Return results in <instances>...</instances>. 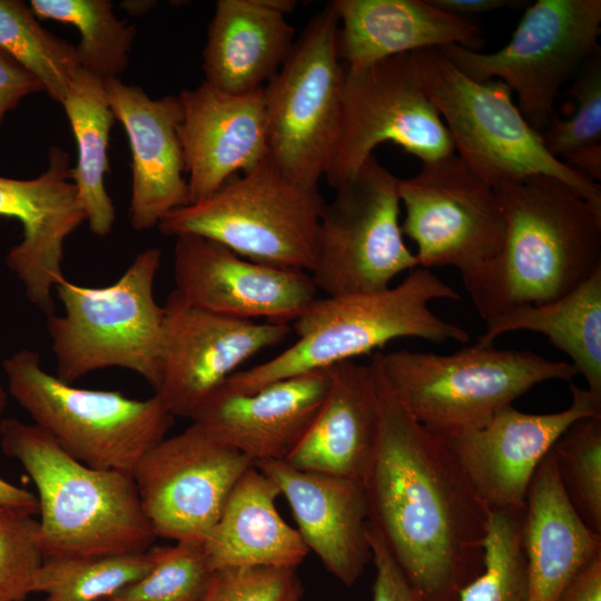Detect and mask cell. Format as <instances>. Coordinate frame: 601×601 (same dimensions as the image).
Listing matches in <instances>:
<instances>
[{
    "label": "cell",
    "instance_id": "6da1fadb",
    "mask_svg": "<svg viewBox=\"0 0 601 601\" xmlns=\"http://www.w3.org/2000/svg\"><path fill=\"white\" fill-rule=\"evenodd\" d=\"M378 433L362 483L368 526L402 570L414 601H459L484 568L490 510L456 457L397 400L372 356Z\"/></svg>",
    "mask_w": 601,
    "mask_h": 601
},
{
    "label": "cell",
    "instance_id": "7a4b0ae2",
    "mask_svg": "<svg viewBox=\"0 0 601 601\" xmlns=\"http://www.w3.org/2000/svg\"><path fill=\"white\" fill-rule=\"evenodd\" d=\"M505 219L500 257L470 295L481 318L570 293L601 269V206L532 175L494 187Z\"/></svg>",
    "mask_w": 601,
    "mask_h": 601
},
{
    "label": "cell",
    "instance_id": "3957f363",
    "mask_svg": "<svg viewBox=\"0 0 601 601\" xmlns=\"http://www.w3.org/2000/svg\"><path fill=\"white\" fill-rule=\"evenodd\" d=\"M435 299H460L431 269L416 267L385 289L316 298L292 324L297 339L273 358L239 370L217 390L250 394L274 382L354 361L388 342L422 338L435 344L467 343L469 333L430 307Z\"/></svg>",
    "mask_w": 601,
    "mask_h": 601
},
{
    "label": "cell",
    "instance_id": "277c9868",
    "mask_svg": "<svg viewBox=\"0 0 601 601\" xmlns=\"http://www.w3.org/2000/svg\"><path fill=\"white\" fill-rule=\"evenodd\" d=\"M0 442L37 487L45 556L131 554L152 546L156 535L132 475L87 466L43 428L16 417L0 422Z\"/></svg>",
    "mask_w": 601,
    "mask_h": 601
},
{
    "label": "cell",
    "instance_id": "5b68a950",
    "mask_svg": "<svg viewBox=\"0 0 601 601\" xmlns=\"http://www.w3.org/2000/svg\"><path fill=\"white\" fill-rule=\"evenodd\" d=\"M160 262V249L152 247L108 286L58 282L55 294L63 313L47 317L58 378L72 384L91 372L121 367L158 390L164 312L154 285Z\"/></svg>",
    "mask_w": 601,
    "mask_h": 601
},
{
    "label": "cell",
    "instance_id": "8992f818",
    "mask_svg": "<svg viewBox=\"0 0 601 601\" xmlns=\"http://www.w3.org/2000/svg\"><path fill=\"white\" fill-rule=\"evenodd\" d=\"M373 358L407 412L439 435L485 423L539 383L578 375L568 362L479 343L449 355L397 349Z\"/></svg>",
    "mask_w": 601,
    "mask_h": 601
},
{
    "label": "cell",
    "instance_id": "52a82bcc",
    "mask_svg": "<svg viewBox=\"0 0 601 601\" xmlns=\"http://www.w3.org/2000/svg\"><path fill=\"white\" fill-rule=\"evenodd\" d=\"M415 75L439 111L459 157L495 187L532 175L555 177L601 206V186L551 156L501 80L475 81L440 49L411 52Z\"/></svg>",
    "mask_w": 601,
    "mask_h": 601
},
{
    "label": "cell",
    "instance_id": "ba28073f",
    "mask_svg": "<svg viewBox=\"0 0 601 601\" xmlns=\"http://www.w3.org/2000/svg\"><path fill=\"white\" fill-rule=\"evenodd\" d=\"M8 394L73 459L132 474L140 459L166 437L175 417L158 395L87 390L48 373L38 352L22 348L2 362Z\"/></svg>",
    "mask_w": 601,
    "mask_h": 601
},
{
    "label": "cell",
    "instance_id": "9c48e42d",
    "mask_svg": "<svg viewBox=\"0 0 601 601\" xmlns=\"http://www.w3.org/2000/svg\"><path fill=\"white\" fill-rule=\"evenodd\" d=\"M324 205L318 189L296 184L267 157L207 198L167 213L157 227L166 236H201L247 259L309 274Z\"/></svg>",
    "mask_w": 601,
    "mask_h": 601
},
{
    "label": "cell",
    "instance_id": "30bf717a",
    "mask_svg": "<svg viewBox=\"0 0 601 601\" xmlns=\"http://www.w3.org/2000/svg\"><path fill=\"white\" fill-rule=\"evenodd\" d=\"M338 20L328 3L306 24L264 87L268 158L289 179L318 189L336 145L345 68L337 52Z\"/></svg>",
    "mask_w": 601,
    "mask_h": 601
},
{
    "label": "cell",
    "instance_id": "8fae6325",
    "mask_svg": "<svg viewBox=\"0 0 601 601\" xmlns=\"http://www.w3.org/2000/svg\"><path fill=\"white\" fill-rule=\"evenodd\" d=\"M600 33V0H538L497 51L485 53L459 45L439 49L469 78L504 82L540 134L556 114L561 88L599 50Z\"/></svg>",
    "mask_w": 601,
    "mask_h": 601
},
{
    "label": "cell",
    "instance_id": "7c38bea8",
    "mask_svg": "<svg viewBox=\"0 0 601 601\" xmlns=\"http://www.w3.org/2000/svg\"><path fill=\"white\" fill-rule=\"evenodd\" d=\"M403 236L416 246L417 267H455L469 295L500 257L505 219L496 191L457 155L425 162L400 179Z\"/></svg>",
    "mask_w": 601,
    "mask_h": 601
},
{
    "label": "cell",
    "instance_id": "4fadbf2b",
    "mask_svg": "<svg viewBox=\"0 0 601 601\" xmlns=\"http://www.w3.org/2000/svg\"><path fill=\"white\" fill-rule=\"evenodd\" d=\"M400 179L374 155L336 187L318 224L309 275L327 296L371 293L417 267L400 224Z\"/></svg>",
    "mask_w": 601,
    "mask_h": 601
},
{
    "label": "cell",
    "instance_id": "5bb4252c",
    "mask_svg": "<svg viewBox=\"0 0 601 601\" xmlns=\"http://www.w3.org/2000/svg\"><path fill=\"white\" fill-rule=\"evenodd\" d=\"M386 141L422 164L455 150L439 111L418 82L411 53L355 71L345 69L341 129L324 177L338 187Z\"/></svg>",
    "mask_w": 601,
    "mask_h": 601
},
{
    "label": "cell",
    "instance_id": "9a60e30c",
    "mask_svg": "<svg viewBox=\"0 0 601 601\" xmlns=\"http://www.w3.org/2000/svg\"><path fill=\"white\" fill-rule=\"evenodd\" d=\"M252 466L249 457L193 422L154 445L131 475L156 538L205 543Z\"/></svg>",
    "mask_w": 601,
    "mask_h": 601
},
{
    "label": "cell",
    "instance_id": "2e32d148",
    "mask_svg": "<svg viewBox=\"0 0 601 601\" xmlns=\"http://www.w3.org/2000/svg\"><path fill=\"white\" fill-rule=\"evenodd\" d=\"M161 381L156 395L174 417L193 418L204 403L257 353L292 332L213 313L173 289L162 306Z\"/></svg>",
    "mask_w": 601,
    "mask_h": 601
},
{
    "label": "cell",
    "instance_id": "e0dca14e",
    "mask_svg": "<svg viewBox=\"0 0 601 601\" xmlns=\"http://www.w3.org/2000/svg\"><path fill=\"white\" fill-rule=\"evenodd\" d=\"M571 405L530 414L512 404L485 423L439 435L490 511L524 509L532 477L555 441L578 420L601 415V397L570 383Z\"/></svg>",
    "mask_w": 601,
    "mask_h": 601
},
{
    "label": "cell",
    "instance_id": "ac0fdd59",
    "mask_svg": "<svg viewBox=\"0 0 601 601\" xmlns=\"http://www.w3.org/2000/svg\"><path fill=\"white\" fill-rule=\"evenodd\" d=\"M173 275L188 303L242 319L290 325L317 298L308 273L247 259L197 235L176 237Z\"/></svg>",
    "mask_w": 601,
    "mask_h": 601
},
{
    "label": "cell",
    "instance_id": "d6986e66",
    "mask_svg": "<svg viewBox=\"0 0 601 601\" xmlns=\"http://www.w3.org/2000/svg\"><path fill=\"white\" fill-rule=\"evenodd\" d=\"M69 154L52 146L47 169L33 179L0 176V216L22 226V239L6 256L26 296L46 316L55 314V287L62 273L63 245L85 220Z\"/></svg>",
    "mask_w": 601,
    "mask_h": 601
},
{
    "label": "cell",
    "instance_id": "ffe728a7",
    "mask_svg": "<svg viewBox=\"0 0 601 601\" xmlns=\"http://www.w3.org/2000/svg\"><path fill=\"white\" fill-rule=\"evenodd\" d=\"M177 97L188 204L207 198L268 157L264 88L231 95L203 81Z\"/></svg>",
    "mask_w": 601,
    "mask_h": 601
},
{
    "label": "cell",
    "instance_id": "44dd1931",
    "mask_svg": "<svg viewBox=\"0 0 601 601\" xmlns=\"http://www.w3.org/2000/svg\"><path fill=\"white\" fill-rule=\"evenodd\" d=\"M254 465L288 502L308 551L344 585H354L372 560L363 483L299 470L284 461Z\"/></svg>",
    "mask_w": 601,
    "mask_h": 601
},
{
    "label": "cell",
    "instance_id": "7402d4cb",
    "mask_svg": "<svg viewBox=\"0 0 601 601\" xmlns=\"http://www.w3.org/2000/svg\"><path fill=\"white\" fill-rule=\"evenodd\" d=\"M109 105L127 134L131 151L129 221L134 230L158 226L169 211L188 204V186L178 136V97L150 98L119 78L104 80Z\"/></svg>",
    "mask_w": 601,
    "mask_h": 601
},
{
    "label": "cell",
    "instance_id": "603a6c76",
    "mask_svg": "<svg viewBox=\"0 0 601 601\" xmlns=\"http://www.w3.org/2000/svg\"><path fill=\"white\" fill-rule=\"evenodd\" d=\"M329 381L326 368L274 382L250 394L216 391L191 420L254 464L285 462L318 413Z\"/></svg>",
    "mask_w": 601,
    "mask_h": 601
},
{
    "label": "cell",
    "instance_id": "cb8c5ba5",
    "mask_svg": "<svg viewBox=\"0 0 601 601\" xmlns=\"http://www.w3.org/2000/svg\"><path fill=\"white\" fill-rule=\"evenodd\" d=\"M338 20L337 52L346 70L449 45L481 51L480 28L467 17L443 11L427 0H333Z\"/></svg>",
    "mask_w": 601,
    "mask_h": 601
},
{
    "label": "cell",
    "instance_id": "d4e9b609",
    "mask_svg": "<svg viewBox=\"0 0 601 601\" xmlns=\"http://www.w3.org/2000/svg\"><path fill=\"white\" fill-rule=\"evenodd\" d=\"M296 4L294 0H218L203 51L204 81L231 95L264 88L295 42L286 16Z\"/></svg>",
    "mask_w": 601,
    "mask_h": 601
},
{
    "label": "cell",
    "instance_id": "484cf974",
    "mask_svg": "<svg viewBox=\"0 0 601 601\" xmlns=\"http://www.w3.org/2000/svg\"><path fill=\"white\" fill-rule=\"evenodd\" d=\"M329 387L307 432L285 461L316 473L363 481L378 433V395L372 364L329 367Z\"/></svg>",
    "mask_w": 601,
    "mask_h": 601
},
{
    "label": "cell",
    "instance_id": "4316f807",
    "mask_svg": "<svg viewBox=\"0 0 601 601\" xmlns=\"http://www.w3.org/2000/svg\"><path fill=\"white\" fill-rule=\"evenodd\" d=\"M528 601H554L569 582L601 554L593 532L569 502L549 453L526 494L522 526Z\"/></svg>",
    "mask_w": 601,
    "mask_h": 601
},
{
    "label": "cell",
    "instance_id": "83f0119b",
    "mask_svg": "<svg viewBox=\"0 0 601 601\" xmlns=\"http://www.w3.org/2000/svg\"><path fill=\"white\" fill-rule=\"evenodd\" d=\"M277 486L255 465L234 486L205 542L214 571L229 568H294L309 552L298 531L280 516Z\"/></svg>",
    "mask_w": 601,
    "mask_h": 601
},
{
    "label": "cell",
    "instance_id": "f1b7e54d",
    "mask_svg": "<svg viewBox=\"0 0 601 601\" xmlns=\"http://www.w3.org/2000/svg\"><path fill=\"white\" fill-rule=\"evenodd\" d=\"M480 345H493L514 331L543 334L571 358L588 391L601 397V269L562 297L540 304L504 309L485 321Z\"/></svg>",
    "mask_w": 601,
    "mask_h": 601
},
{
    "label": "cell",
    "instance_id": "f546056e",
    "mask_svg": "<svg viewBox=\"0 0 601 601\" xmlns=\"http://www.w3.org/2000/svg\"><path fill=\"white\" fill-rule=\"evenodd\" d=\"M61 105L77 146L72 181L91 233L105 237L116 219L112 199L105 187V176L109 170L107 149L116 118L104 80L79 67Z\"/></svg>",
    "mask_w": 601,
    "mask_h": 601
},
{
    "label": "cell",
    "instance_id": "4dcf8cb0",
    "mask_svg": "<svg viewBox=\"0 0 601 601\" xmlns=\"http://www.w3.org/2000/svg\"><path fill=\"white\" fill-rule=\"evenodd\" d=\"M158 553L159 546H151L131 554L46 555L33 592L45 593V601H106L144 577Z\"/></svg>",
    "mask_w": 601,
    "mask_h": 601
},
{
    "label": "cell",
    "instance_id": "1f68e13d",
    "mask_svg": "<svg viewBox=\"0 0 601 601\" xmlns=\"http://www.w3.org/2000/svg\"><path fill=\"white\" fill-rule=\"evenodd\" d=\"M38 19L72 24L81 36L79 66L101 80L118 78L129 62L136 28L119 20L109 0H31Z\"/></svg>",
    "mask_w": 601,
    "mask_h": 601
},
{
    "label": "cell",
    "instance_id": "d6a6232c",
    "mask_svg": "<svg viewBox=\"0 0 601 601\" xmlns=\"http://www.w3.org/2000/svg\"><path fill=\"white\" fill-rule=\"evenodd\" d=\"M0 49L36 76L50 98L62 104L80 67L76 47L42 28L23 1L0 0Z\"/></svg>",
    "mask_w": 601,
    "mask_h": 601
},
{
    "label": "cell",
    "instance_id": "836d02e7",
    "mask_svg": "<svg viewBox=\"0 0 601 601\" xmlns=\"http://www.w3.org/2000/svg\"><path fill=\"white\" fill-rule=\"evenodd\" d=\"M598 50L581 68L570 95L575 110L555 114L540 132L548 152L595 183L601 180V59Z\"/></svg>",
    "mask_w": 601,
    "mask_h": 601
},
{
    "label": "cell",
    "instance_id": "e575fe53",
    "mask_svg": "<svg viewBox=\"0 0 601 601\" xmlns=\"http://www.w3.org/2000/svg\"><path fill=\"white\" fill-rule=\"evenodd\" d=\"M524 509L490 511L483 571L461 590L459 601H528Z\"/></svg>",
    "mask_w": 601,
    "mask_h": 601
},
{
    "label": "cell",
    "instance_id": "d590c367",
    "mask_svg": "<svg viewBox=\"0 0 601 601\" xmlns=\"http://www.w3.org/2000/svg\"><path fill=\"white\" fill-rule=\"evenodd\" d=\"M550 453L569 502L601 534V415L575 421Z\"/></svg>",
    "mask_w": 601,
    "mask_h": 601
},
{
    "label": "cell",
    "instance_id": "8d00e7d4",
    "mask_svg": "<svg viewBox=\"0 0 601 601\" xmlns=\"http://www.w3.org/2000/svg\"><path fill=\"white\" fill-rule=\"evenodd\" d=\"M214 572L203 542L159 546L152 568L106 601H200Z\"/></svg>",
    "mask_w": 601,
    "mask_h": 601
},
{
    "label": "cell",
    "instance_id": "74e56055",
    "mask_svg": "<svg viewBox=\"0 0 601 601\" xmlns=\"http://www.w3.org/2000/svg\"><path fill=\"white\" fill-rule=\"evenodd\" d=\"M26 509L0 504V601L33 592L45 559L39 520Z\"/></svg>",
    "mask_w": 601,
    "mask_h": 601
},
{
    "label": "cell",
    "instance_id": "f35d334b",
    "mask_svg": "<svg viewBox=\"0 0 601 601\" xmlns=\"http://www.w3.org/2000/svg\"><path fill=\"white\" fill-rule=\"evenodd\" d=\"M294 568H229L214 572L200 601H300Z\"/></svg>",
    "mask_w": 601,
    "mask_h": 601
},
{
    "label": "cell",
    "instance_id": "ab89813d",
    "mask_svg": "<svg viewBox=\"0 0 601 601\" xmlns=\"http://www.w3.org/2000/svg\"><path fill=\"white\" fill-rule=\"evenodd\" d=\"M368 541L376 569L372 601H414L412 590L402 570L370 526Z\"/></svg>",
    "mask_w": 601,
    "mask_h": 601
},
{
    "label": "cell",
    "instance_id": "60d3db41",
    "mask_svg": "<svg viewBox=\"0 0 601 601\" xmlns=\"http://www.w3.org/2000/svg\"><path fill=\"white\" fill-rule=\"evenodd\" d=\"M39 91L45 92L40 80L0 49V122L22 98Z\"/></svg>",
    "mask_w": 601,
    "mask_h": 601
},
{
    "label": "cell",
    "instance_id": "b9f144b4",
    "mask_svg": "<svg viewBox=\"0 0 601 601\" xmlns=\"http://www.w3.org/2000/svg\"><path fill=\"white\" fill-rule=\"evenodd\" d=\"M554 601H601V554L592 559Z\"/></svg>",
    "mask_w": 601,
    "mask_h": 601
},
{
    "label": "cell",
    "instance_id": "7bdbcfd3",
    "mask_svg": "<svg viewBox=\"0 0 601 601\" xmlns=\"http://www.w3.org/2000/svg\"><path fill=\"white\" fill-rule=\"evenodd\" d=\"M8 402V392L0 385V415L4 411ZM0 504L17 506L39 513L38 500L28 490L9 483L0 477Z\"/></svg>",
    "mask_w": 601,
    "mask_h": 601
},
{
    "label": "cell",
    "instance_id": "ee69618b",
    "mask_svg": "<svg viewBox=\"0 0 601 601\" xmlns=\"http://www.w3.org/2000/svg\"><path fill=\"white\" fill-rule=\"evenodd\" d=\"M432 6L452 14L466 17L495 11L515 3L510 0H427Z\"/></svg>",
    "mask_w": 601,
    "mask_h": 601
}]
</instances>
